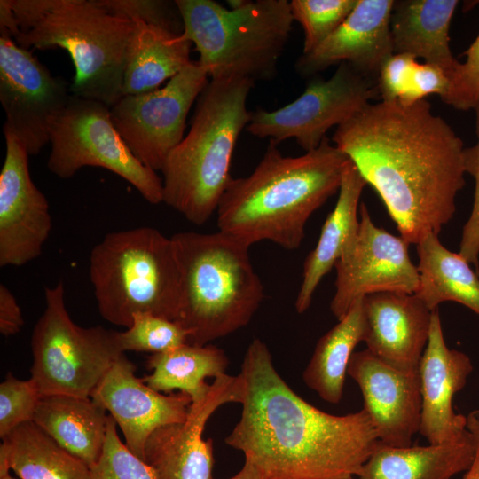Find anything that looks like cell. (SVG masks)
<instances>
[{"mask_svg": "<svg viewBox=\"0 0 479 479\" xmlns=\"http://www.w3.org/2000/svg\"><path fill=\"white\" fill-rule=\"evenodd\" d=\"M331 141L377 192L409 244L439 234L453 217L465 148L428 100L368 103L337 126Z\"/></svg>", "mask_w": 479, "mask_h": 479, "instance_id": "obj_1", "label": "cell"}, {"mask_svg": "<svg viewBox=\"0 0 479 479\" xmlns=\"http://www.w3.org/2000/svg\"><path fill=\"white\" fill-rule=\"evenodd\" d=\"M242 412L225 437L262 479H351L379 443L364 409L325 412L297 395L277 372L268 346L254 339L244 355Z\"/></svg>", "mask_w": 479, "mask_h": 479, "instance_id": "obj_2", "label": "cell"}, {"mask_svg": "<svg viewBox=\"0 0 479 479\" xmlns=\"http://www.w3.org/2000/svg\"><path fill=\"white\" fill-rule=\"evenodd\" d=\"M348 160L327 137L298 157L284 156L270 141L249 176L231 178L216 209L218 231L249 247L270 240L298 248L308 219L339 191Z\"/></svg>", "mask_w": 479, "mask_h": 479, "instance_id": "obj_3", "label": "cell"}, {"mask_svg": "<svg viewBox=\"0 0 479 479\" xmlns=\"http://www.w3.org/2000/svg\"><path fill=\"white\" fill-rule=\"evenodd\" d=\"M0 26L20 47L61 48L73 61L72 95L112 107L122 97L126 53L134 22L98 0H6Z\"/></svg>", "mask_w": 479, "mask_h": 479, "instance_id": "obj_4", "label": "cell"}, {"mask_svg": "<svg viewBox=\"0 0 479 479\" xmlns=\"http://www.w3.org/2000/svg\"><path fill=\"white\" fill-rule=\"evenodd\" d=\"M249 78H211L196 101L188 134L170 152L161 169L163 202L188 221L204 224L232 178L233 151L251 111Z\"/></svg>", "mask_w": 479, "mask_h": 479, "instance_id": "obj_5", "label": "cell"}, {"mask_svg": "<svg viewBox=\"0 0 479 479\" xmlns=\"http://www.w3.org/2000/svg\"><path fill=\"white\" fill-rule=\"evenodd\" d=\"M180 271L177 320L188 343L207 345L247 326L263 299L249 246L220 231L171 237Z\"/></svg>", "mask_w": 479, "mask_h": 479, "instance_id": "obj_6", "label": "cell"}, {"mask_svg": "<svg viewBox=\"0 0 479 479\" xmlns=\"http://www.w3.org/2000/svg\"><path fill=\"white\" fill-rule=\"evenodd\" d=\"M89 273L104 319L128 328L135 313L176 321L181 279L174 242L142 226L111 232L92 248Z\"/></svg>", "mask_w": 479, "mask_h": 479, "instance_id": "obj_7", "label": "cell"}, {"mask_svg": "<svg viewBox=\"0 0 479 479\" xmlns=\"http://www.w3.org/2000/svg\"><path fill=\"white\" fill-rule=\"evenodd\" d=\"M183 35L195 45L208 77L269 80L294 21L287 0L247 1L227 9L213 0H175Z\"/></svg>", "mask_w": 479, "mask_h": 479, "instance_id": "obj_8", "label": "cell"}, {"mask_svg": "<svg viewBox=\"0 0 479 479\" xmlns=\"http://www.w3.org/2000/svg\"><path fill=\"white\" fill-rule=\"evenodd\" d=\"M59 280L44 288L45 308L31 336V379L42 396L90 397L124 353L118 332L100 326L84 328L71 319Z\"/></svg>", "mask_w": 479, "mask_h": 479, "instance_id": "obj_9", "label": "cell"}, {"mask_svg": "<svg viewBox=\"0 0 479 479\" xmlns=\"http://www.w3.org/2000/svg\"><path fill=\"white\" fill-rule=\"evenodd\" d=\"M106 104L71 94L52 124L49 170L69 178L86 166L106 169L132 185L149 203L163 202V185L145 166L116 130Z\"/></svg>", "mask_w": 479, "mask_h": 479, "instance_id": "obj_10", "label": "cell"}, {"mask_svg": "<svg viewBox=\"0 0 479 479\" xmlns=\"http://www.w3.org/2000/svg\"><path fill=\"white\" fill-rule=\"evenodd\" d=\"M377 96V80L342 62L329 79L310 81L287 105L272 111H251L246 130L277 145L294 138L310 152L319 146L330 128L342 124Z\"/></svg>", "mask_w": 479, "mask_h": 479, "instance_id": "obj_11", "label": "cell"}, {"mask_svg": "<svg viewBox=\"0 0 479 479\" xmlns=\"http://www.w3.org/2000/svg\"><path fill=\"white\" fill-rule=\"evenodd\" d=\"M208 78L200 63L192 61L164 87L122 96L110 108L116 130L145 166L162 169L170 152L184 138L189 110Z\"/></svg>", "mask_w": 479, "mask_h": 479, "instance_id": "obj_12", "label": "cell"}, {"mask_svg": "<svg viewBox=\"0 0 479 479\" xmlns=\"http://www.w3.org/2000/svg\"><path fill=\"white\" fill-rule=\"evenodd\" d=\"M70 88L51 75L28 50L0 28V103L4 127L16 137L28 155L50 143L53 122L67 106Z\"/></svg>", "mask_w": 479, "mask_h": 479, "instance_id": "obj_13", "label": "cell"}, {"mask_svg": "<svg viewBox=\"0 0 479 479\" xmlns=\"http://www.w3.org/2000/svg\"><path fill=\"white\" fill-rule=\"evenodd\" d=\"M408 246L401 236L376 226L362 203L358 231L334 264L335 293L330 302L333 315L342 319L357 300L371 294H415L420 277Z\"/></svg>", "mask_w": 479, "mask_h": 479, "instance_id": "obj_14", "label": "cell"}, {"mask_svg": "<svg viewBox=\"0 0 479 479\" xmlns=\"http://www.w3.org/2000/svg\"><path fill=\"white\" fill-rule=\"evenodd\" d=\"M244 381L224 373L216 377L206 393L192 400L185 420L155 429L147 439L144 461L157 479H213V440L203 439L207 421L222 405L241 404Z\"/></svg>", "mask_w": 479, "mask_h": 479, "instance_id": "obj_15", "label": "cell"}, {"mask_svg": "<svg viewBox=\"0 0 479 479\" xmlns=\"http://www.w3.org/2000/svg\"><path fill=\"white\" fill-rule=\"evenodd\" d=\"M6 151L0 172V266H21L37 258L52 223L44 194L28 169V153L3 126Z\"/></svg>", "mask_w": 479, "mask_h": 479, "instance_id": "obj_16", "label": "cell"}, {"mask_svg": "<svg viewBox=\"0 0 479 479\" xmlns=\"http://www.w3.org/2000/svg\"><path fill=\"white\" fill-rule=\"evenodd\" d=\"M348 375L360 389L363 409L379 441L392 447L412 445L413 436L420 432L421 417L418 370L397 369L365 349L353 353Z\"/></svg>", "mask_w": 479, "mask_h": 479, "instance_id": "obj_17", "label": "cell"}, {"mask_svg": "<svg viewBox=\"0 0 479 479\" xmlns=\"http://www.w3.org/2000/svg\"><path fill=\"white\" fill-rule=\"evenodd\" d=\"M136 366L122 353L90 397L114 419L127 447L144 460L145 445L158 428L185 420L192 398L185 393L164 395L135 375Z\"/></svg>", "mask_w": 479, "mask_h": 479, "instance_id": "obj_18", "label": "cell"}, {"mask_svg": "<svg viewBox=\"0 0 479 479\" xmlns=\"http://www.w3.org/2000/svg\"><path fill=\"white\" fill-rule=\"evenodd\" d=\"M393 0H357L340 27L313 51L297 59L294 68L308 77L332 65L347 62L377 80L386 60L394 54L390 32Z\"/></svg>", "mask_w": 479, "mask_h": 479, "instance_id": "obj_19", "label": "cell"}, {"mask_svg": "<svg viewBox=\"0 0 479 479\" xmlns=\"http://www.w3.org/2000/svg\"><path fill=\"white\" fill-rule=\"evenodd\" d=\"M473 369L467 355L447 347L438 309L433 310L428 342L418 367L421 395L419 433L429 444L455 441L468 432L467 416L454 412L452 399L465 387Z\"/></svg>", "mask_w": 479, "mask_h": 479, "instance_id": "obj_20", "label": "cell"}, {"mask_svg": "<svg viewBox=\"0 0 479 479\" xmlns=\"http://www.w3.org/2000/svg\"><path fill=\"white\" fill-rule=\"evenodd\" d=\"M366 349L388 365L418 370L427 347L432 311L415 294L381 292L363 298Z\"/></svg>", "mask_w": 479, "mask_h": 479, "instance_id": "obj_21", "label": "cell"}, {"mask_svg": "<svg viewBox=\"0 0 479 479\" xmlns=\"http://www.w3.org/2000/svg\"><path fill=\"white\" fill-rule=\"evenodd\" d=\"M457 0H398L390 14L394 53L420 58L442 68L449 81L459 61L450 49L449 28Z\"/></svg>", "mask_w": 479, "mask_h": 479, "instance_id": "obj_22", "label": "cell"}, {"mask_svg": "<svg viewBox=\"0 0 479 479\" xmlns=\"http://www.w3.org/2000/svg\"><path fill=\"white\" fill-rule=\"evenodd\" d=\"M366 185L357 168L349 159L342 169L335 207L322 226L315 248L303 263L302 280L294 302L298 313L309 309L321 279L334 267L356 236L359 227V199Z\"/></svg>", "mask_w": 479, "mask_h": 479, "instance_id": "obj_23", "label": "cell"}, {"mask_svg": "<svg viewBox=\"0 0 479 479\" xmlns=\"http://www.w3.org/2000/svg\"><path fill=\"white\" fill-rule=\"evenodd\" d=\"M475 453L469 430L460 439L427 446L392 447L379 441L357 479H452L469 468Z\"/></svg>", "mask_w": 479, "mask_h": 479, "instance_id": "obj_24", "label": "cell"}, {"mask_svg": "<svg viewBox=\"0 0 479 479\" xmlns=\"http://www.w3.org/2000/svg\"><path fill=\"white\" fill-rule=\"evenodd\" d=\"M106 412L91 397L47 395L41 397L32 421L91 467L104 448L109 416Z\"/></svg>", "mask_w": 479, "mask_h": 479, "instance_id": "obj_25", "label": "cell"}, {"mask_svg": "<svg viewBox=\"0 0 479 479\" xmlns=\"http://www.w3.org/2000/svg\"><path fill=\"white\" fill-rule=\"evenodd\" d=\"M129 40L122 96L159 89L192 62V43L183 35L134 20Z\"/></svg>", "mask_w": 479, "mask_h": 479, "instance_id": "obj_26", "label": "cell"}, {"mask_svg": "<svg viewBox=\"0 0 479 479\" xmlns=\"http://www.w3.org/2000/svg\"><path fill=\"white\" fill-rule=\"evenodd\" d=\"M419 287L415 294L431 310L444 302H459L479 315V273L459 253L429 232L416 244Z\"/></svg>", "mask_w": 479, "mask_h": 479, "instance_id": "obj_27", "label": "cell"}, {"mask_svg": "<svg viewBox=\"0 0 479 479\" xmlns=\"http://www.w3.org/2000/svg\"><path fill=\"white\" fill-rule=\"evenodd\" d=\"M338 321L319 338L302 373L304 383L330 404L341 401L349 360L356 346L364 340L363 298L357 300Z\"/></svg>", "mask_w": 479, "mask_h": 479, "instance_id": "obj_28", "label": "cell"}, {"mask_svg": "<svg viewBox=\"0 0 479 479\" xmlns=\"http://www.w3.org/2000/svg\"><path fill=\"white\" fill-rule=\"evenodd\" d=\"M0 453L20 479H90V467L34 421L19 425L3 437Z\"/></svg>", "mask_w": 479, "mask_h": 479, "instance_id": "obj_29", "label": "cell"}, {"mask_svg": "<svg viewBox=\"0 0 479 479\" xmlns=\"http://www.w3.org/2000/svg\"><path fill=\"white\" fill-rule=\"evenodd\" d=\"M229 359L216 346L185 343L170 350L154 353L147 359L153 373L142 380L158 392L179 389L192 400L209 388L206 378L216 379L226 373Z\"/></svg>", "mask_w": 479, "mask_h": 479, "instance_id": "obj_30", "label": "cell"}, {"mask_svg": "<svg viewBox=\"0 0 479 479\" xmlns=\"http://www.w3.org/2000/svg\"><path fill=\"white\" fill-rule=\"evenodd\" d=\"M357 0H292L291 13L304 35L302 54L331 35L355 8Z\"/></svg>", "mask_w": 479, "mask_h": 479, "instance_id": "obj_31", "label": "cell"}, {"mask_svg": "<svg viewBox=\"0 0 479 479\" xmlns=\"http://www.w3.org/2000/svg\"><path fill=\"white\" fill-rule=\"evenodd\" d=\"M188 337L186 330L177 322L145 312L135 313L131 325L118 332L123 352H165L187 343Z\"/></svg>", "mask_w": 479, "mask_h": 479, "instance_id": "obj_32", "label": "cell"}, {"mask_svg": "<svg viewBox=\"0 0 479 479\" xmlns=\"http://www.w3.org/2000/svg\"><path fill=\"white\" fill-rule=\"evenodd\" d=\"M90 472V479H157L153 469L122 442L111 415L102 453Z\"/></svg>", "mask_w": 479, "mask_h": 479, "instance_id": "obj_33", "label": "cell"}, {"mask_svg": "<svg viewBox=\"0 0 479 479\" xmlns=\"http://www.w3.org/2000/svg\"><path fill=\"white\" fill-rule=\"evenodd\" d=\"M42 397L31 378L20 380L9 373L0 384V437L20 424L32 421Z\"/></svg>", "mask_w": 479, "mask_h": 479, "instance_id": "obj_34", "label": "cell"}, {"mask_svg": "<svg viewBox=\"0 0 479 479\" xmlns=\"http://www.w3.org/2000/svg\"><path fill=\"white\" fill-rule=\"evenodd\" d=\"M98 3L116 16L183 34V20L175 1L98 0Z\"/></svg>", "mask_w": 479, "mask_h": 479, "instance_id": "obj_35", "label": "cell"}, {"mask_svg": "<svg viewBox=\"0 0 479 479\" xmlns=\"http://www.w3.org/2000/svg\"><path fill=\"white\" fill-rule=\"evenodd\" d=\"M463 55L467 59L451 76L448 92L442 100L457 110L467 111L479 104V35Z\"/></svg>", "mask_w": 479, "mask_h": 479, "instance_id": "obj_36", "label": "cell"}, {"mask_svg": "<svg viewBox=\"0 0 479 479\" xmlns=\"http://www.w3.org/2000/svg\"><path fill=\"white\" fill-rule=\"evenodd\" d=\"M465 171L475 182V198L470 216L463 227L459 254L475 266L479 273V139L477 143L464 150Z\"/></svg>", "mask_w": 479, "mask_h": 479, "instance_id": "obj_37", "label": "cell"}, {"mask_svg": "<svg viewBox=\"0 0 479 479\" xmlns=\"http://www.w3.org/2000/svg\"><path fill=\"white\" fill-rule=\"evenodd\" d=\"M417 58L394 53L381 67L377 87L382 101H402L407 92Z\"/></svg>", "mask_w": 479, "mask_h": 479, "instance_id": "obj_38", "label": "cell"}, {"mask_svg": "<svg viewBox=\"0 0 479 479\" xmlns=\"http://www.w3.org/2000/svg\"><path fill=\"white\" fill-rule=\"evenodd\" d=\"M24 325L21 310L9 288L0 285V333L4 336L18 334Z\"/></svg>", "mask_w": 479, "mask_h": 479, "instance_id": "obj_39", "label": "cell"}, {"mask_svg": "<svg viewBox=\"0 0 479 479\" xmlns=\"http://www.w3.org/2000/svg\"><path fill=\"white\" fill-rule=\"evenodd\" d=\"M467 428L475 440V453L463 479H479V409L472 411L467 416Z\"/></svg>", "mask_w": 479, "mask_h": 479, "instance_id": "obj_40", "label": "cell"}, {"mask_svg": "<svg viewBox=\"0 0 479 479\" xmlns=\"http://www.w3.org/2000/svg\"><path fill=\"white\" fill-rule=\"evenodd\" d=\"M227 479H262V476L256 467L249 460L245 459L241 469L236 475Z\"/></svg>", "mask_w": 479, "mask_h": 479, "instance_id": "obj_41", "label": "cell"}, {"mask_svg": "<svg viewBox=\"0 0 479 479\" xmlns=\"http://www.w3.org/2000/svg\"><path fill=\"white\" fill-rule=\"evenodd\" d=\"M10 471L6 457L0 453V479H16L11 475Z\"/></svg>", "mask_w": 479, "mask_h": 479, "instance_id": "obj_42", "label": "cell"}, {"mask_svg": "<svg viewBox=\"0 0 479 479\" xmlns=\"http://www.w3.org/2000/svg\"><path fill=\"white\" fill-rule=\"evenodd\" d=\"M475 115H476V118H475V130H476V135H477L478 139H479V104L475 108Z\"/></svg>", "mask_w": 479, "mask_h": 479, "instance_id": "obj_43", "label": "cell"}, {"mask_svg": "<svg viewBox=\"0 0 479 479\" xmlns=\"http://www.w3.org/2000/svg\"><path fill=\"white\" fill-rule=\"evenodd\" d=\"M351 479H355V478H351Z\"/></svg>", "mask_w": 479, "mask_h": 479, "instance_id": "obj_44", "label": "cell"}]
</instances>
